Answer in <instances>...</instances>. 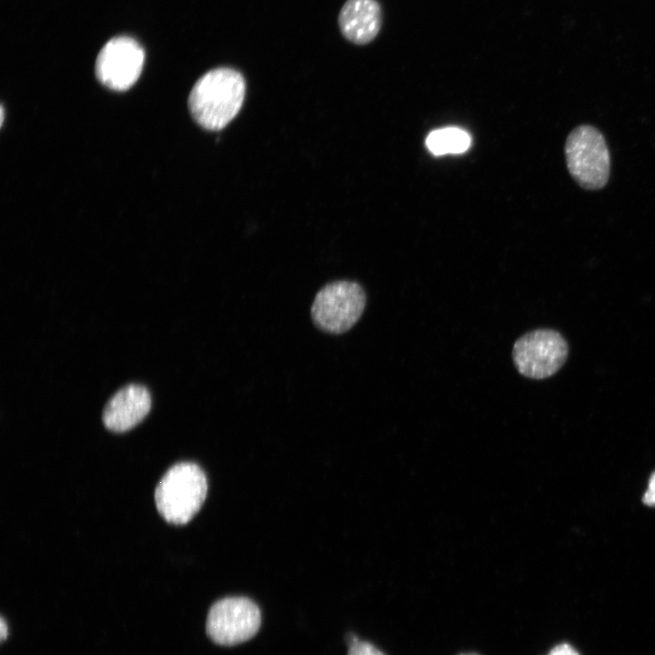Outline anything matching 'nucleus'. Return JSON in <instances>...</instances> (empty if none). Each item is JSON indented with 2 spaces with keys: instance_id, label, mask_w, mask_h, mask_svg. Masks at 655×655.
Here are the masks:
<instances>
[{
  "instance_id": "f8f14e48",
  "label": "nucleus",
  "mask_w": 655,
  "mask_h": 655,
  "mask_svg": "<svg viewBox=\"0 0 655 655\" xmlns=\"http://www.w3.org/2000/svg\"><path fill=\"white\" fill-rule=\"evenodd\" d=\"M547 655H581L579 650L568 642L554 646Z\"/></svg>"
},
{
  "instance_id": "423d86ee",
  "label": "nucleus",
  "mask_w": 655,
  "mask_h": 655,
  "mask_svg": "<svg viewBox=\"0 0 655 655\" xmlns=\"http://www.w3.org/2000/svg\"><path fill=\"white\" fill-rule=\"evenodd\" d=\"M568 344L554 329L529 331L516 340L512 348L514 365L524 377L543 379L553 376L565 363Z\"/></svg>"
},
{
  "instance_id": "1a4fd4ad",
  "label": "nucleus",
  "mask_w": 655,
  "mask_h": 655,
  "mask_svg": "<svg viewBox=\"0 0 655 655\" xmlns=\"http://www.w3.org/2000/svg\"><path fill=\"white\" fill-rule=\"evenodd\" d=\"M381 23L382 12L377 0H347L338 15L342 35L357 45L371 42L378 35Z\"/></svg>"
},
{
  "instance_id": "0eeeda50",
  "label": "nucleus",
  "mask_w": 655,
  "mask_h": 655,
  "mask_svg": "<svg viewBox=\"0 0 655 655\" xmlns=\"http://www.w3.org/2000/svg\"><path fill=\"white\" fill-rule=\"evenodd\" d=\"M145 52L132 37L121 35L110 39L96 60V76L106 87L116 91L130 88L139 78Z\"/></svg>"
},
{
  "instance_id": "9d476101",
  "label": "nucleus",
  "mask_w": 655,
  "mask_h": 655,
  "mask_svg": "<svg viewBox=\"0 0 655 655\" xmlns=\"http://www.w3.org/2000/svg\"><path fill=\"white\" fill-rule=\"evenodd\" d=\"M470 144L469 134L456 126L433 130L426 138V146L435 156L462 154L469 149Z\"/></svg>"
},
{
  "instance_id": "4468645a",
  "label": "nucleus",
  "mask_w": 655,
  "mask_h": 655,
  "mask_svg": "<svg viewBox=\"0 0 655 655\" xmlns=\"http://www.w3.org/2000/svg\"><path fill=\"white\" fill-rule=\"evenodd\" d=\"M0 628H1V639L4 640L7 635V627H6L3 618L1 619Z\"/></svg>"
},
{
  "instance_id": "9b49d317",
  "label": "nucleus",
  "mask_w": 655,
  "mask_h": 655,
  "mask_svg": "<svg viewBox=\"0 0 655 655\" xmlns=\"http://www.w3.org/2000/svg\"><path fill=\"white\" fill-rule=\"evenodd\" d=\"M348 655H385L373 644L358 640L348 646Z\"/></svg>"
},
{
  "instance_id": "f257e3e1",
  "label": "nucleus",
  "mask_w": 655,
  "mask_h": 655,
  "mask_svg": "<svg viewBox=\"0 0 655 655\" xmlns=\"http://www.w3.org/2000/svg\"><path fill=\"white\" fill-rule=\"evenodd\" d=\"M245 94L241 73L229 67L212 69L196 82L189 94L190 114L203 128L220 130L237 115Z\"/></svg>"
},
{
  "instance_id": "ddd939ff",
  "label": "nucleus",
  "mask_w": 655,
  "mask_h": 655,
  "mask_svg": "<svg viewBox=\"0 0 655 655\" xmlns=\"http://www.w3.org/2000/svg\"><path fill=\"white\" fill-rule=\"evenodd\" d=\"M642 502L649 507H655V471L650 478L648 489L642 497Z\"/></svg>"
},
{
  "instance_id": "6e6552de",
  "label": "nucleus",
  "mask_w": 655,
  "mask_h": 655,
  "mask_svg": "<svg viewBox=\"0 0 655 655\" xmlns=\"http://www.w3.org/2000/svg\"><path fill=\"white\" fill-rule=\"evenodd\" d=\"M148 389L139 384L120 388L106 404L102 419L105 427L114 432H125L140 423L151 408Z\"/></svg>"
},
{
  "instance_id": "7ed1b4c3",
  "label": "nucleus",
  "mask_w": 655,
  "mask_h": 655,
  "mask_svg": "<svg viewBox=\"0 0 655 655\" xmlns=\"http://www.w3.org/2000/svg\"><path fill=\"white\" fill-rule=\"evenodd\" d=\"M565 156L568 169L580 186L595 190L607 184L610 152L603 135L597 128L583 125L573 129L566 140Z\"/></svg>"
},
{
  "instance_id": "20e7f679",
  "label": "nucleus",
  "mask_w": 655,
  "mask_h": 655,
  "mask_svg": "<svg viewBox=\"0 0 655 655\" xmlns=\"http://www.w3.org/2000/svg\"><path fill=\"white\" fill-rule=\"evenodd\" d=\"M366 299L364 288L355 281L328 283L314 298L311 307L313 322L324 332L335 335L345 333L362 316Z\"/></svg>"
},
{
  "instance_id": "39448f33",
  "label": "nucleus",
  "mask_w": 655,
  "mask_h": 655,
  "mask_svg": "<svg viewBox=\"0 0 655 655\" xmlns=\"http://www.w3.org/2000/svg\"><path fill=\"white\" fill-rule=\"evenodd\" d=\"M259 607L247 597H226L209 609L206 631L220 646H235L252 639L259 630Z\"/></svg>"
},
{
  "instance_id": "2eb2a0df",
  "label": "nucleus",
  "mask_w": 655,
  "mask_h": 655,
  "mask_svg": "<svg viewBox=\"0 0 655 655\" xmlns=\"http://www.w3.org/2000/svg\"><path fill=\"white\" fill-rule=\"evenodd\" d=\"M458 655H479V654L475 653V652H467V653H460Z\"/></svg>"
},
{
  "instance_id": "f03ea898",
  "label": "nucleus",
  "mask_w": 655,
  "mask_h": 655,
  "mask_svg": "<svg viewBox=\"0 0 655 655\" xmlns=\"http://www.w3.org/2000/svg\"><path fill=\"white\" fill-rule=\"evenodd\" d=\"M207 492V481L202 469L192 462H179L159 480L155 489V502L164 519L183 525L199 510Z\"/></svg>"
}]
</instances>
